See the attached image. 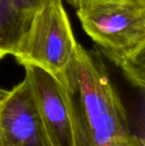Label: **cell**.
<instances>
[{"mask_svg":"<svg viewBox=\"0 0 145 146\" xmlns=\"http://www.w3.org/2000/svg\"><path fill=\"white\" fill-rule=\"evenodd\" d=\"M5 56H6V54H5V53H4V52H2V51L0 50V60H1V59H3Z\"/></svg>","mask_w":145,"mask_h":146,"instance_id":"30bf717a","label":"cell"},{"mask_svg":"<svg viewBox=\"0 0 145 146\" xmlns=\"http://www.w3.org/2000/svg\"><path fill=\"white\" fill-rule=\"evenodd\" d=\"M75 12L87 35L116 67L145 44V0H83Z\"/></svg>","mask_w":145,"mask_h":146,"instance_id":"7a4b0ae2","label":"cell"},{"mask_svg":"<svg viewBox=\"0 0 145 146\" xmlns=\"http://www.w3.org/2000/svg\"><path fill=\"white\" fill-rule=\"evenodd\" d=\"M0 146H2V143H1V140H0Z\"/></svg>","mask_w":145,"mask_h":146,"instance_id":"8fae6325","label":"cell"},{"mask_svg":"<svg viewBox=\"0 0 145 146\" xmlns=\"http://www.w3.org/2000/svg\"><path fill=\"white\" fill-rule=\"evenodd\" d=\"M27 25L16 15L5 0H0V50L15 54Z\"/></svg>","mask_w":145,"mask_h":146,"instance_id":"8992f818","label":"cell"},{"mask_svg":"<svg viewBox=\"0 0 145 146\" xmlns=\"http://www.w3.org/2000/svg\"><path fill=\"white\" fill-rule=\"evenodd\" d=\"M77 45L62 0H45L30 20L13 57L23 67L36 66L62 82Z\"/></svg>","mask_w":145,"mask_h":146,"instance_id":"3957f363","label":"cell"},{"mask_svg":"<svg viewBox=\"0 0 145 146\" xmlns=\"http://www.w3.org/2000/svg\"><path fill=\"white\" fill-rule=\"evenodd\" d=\"M13 12L28 26L45 0H5Z\"/></svg>","mask_w":145,"mask_h":146,"instance_id":"ba28073f","label":"cell"},{"mask_svg":"<svg viewBox=\"0 0 145 146\" xmlns=\"http://www.w3.org/2000/svg\"><path fill=\"white\" fill-rule=\"evenodd\" d=\"M67 2H68L69 4H71V5L73 6V7L77 8V5H79V3H81V1H83V0H66Z\"/></svg>","mask_w":145,"mask_h":146,"instance_id":"9c48e42d","label":"cell"},{"mask_svg":"<svg viewBox=\"0 0 145 146\" xmlns=\"http://www.w3.org/2000/svg\"><path fill=\"white\" fill-rule=\"evenodd\" d=\"M0 140L2 146H52L26 76L11 90L0 88Z\"/></svg>","mask_w":145,"mask_h":146,"instance_id":"277c9868","label":"cell"},{"mask_svg":"<svg viewBox=\"0 0 145 146\" xmlns=\"http://www.w3.org/2000/svg\"><path fill=\"white\" fill-rule=\"evenodd\" d=\"M24 68L51 145L73 146L72 121L61 83L39 67L26 65Z\"/></svg>","mask_w":145,"mask_h":146,"instance_id":"5b68a950","label":"cell"},{"mask_svg":"<svg viewBox=\"0 0 145 146\" xmlns=\"http://www.w3.org/2000/svg\"><path fill=\"white\" fill-rule=\"evenodd\" d=\"M70 112L73 146H145L132 131L122 100L101 59L77 45L60 82Z\"/></svg>","mask_w":145,"mask_h":146,"instance_id":"6da1fadb","label":"cell"},{"mask_svg":"<svg viewBox=\"0 0 145 146\" xmlns=\"http://www.w3.org/2000/svg\"><path fill=\"white\" fill-rule=\"evenodd\" d=\"M119 68L130 85L145 92V44Z\"/></svg>","mask_w":145,"mask_h":146,"instance_id":"52a82bcc","label":"cell"}]
</instances>
